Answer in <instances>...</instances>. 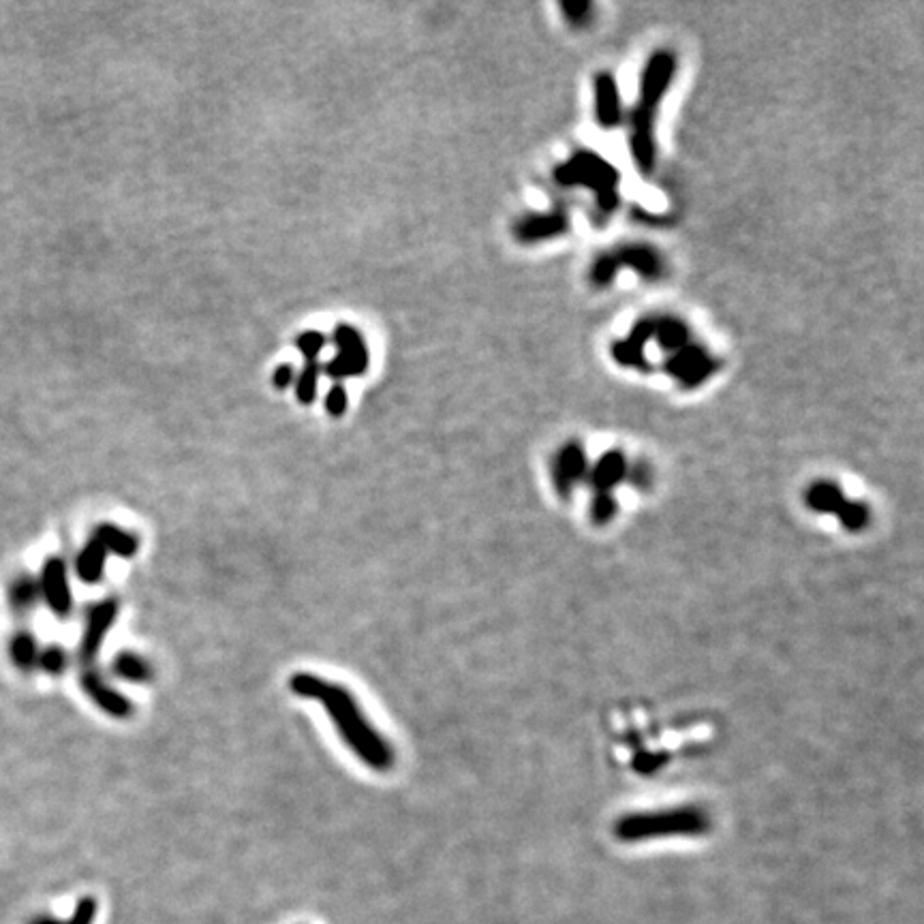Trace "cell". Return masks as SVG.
<instances>
[{
  "mask_svg": "<svg viewBox=\"0 0 924 924\" xmlns=\"http://www.w3.org/2000/svg\"><path fill=\"white\" fill-rule=\"evenodd\" d=\"M289 689L296 696L317 700L326 708L341 741L368 768L377 770V773H388L394 766L396 756L390 743L385 741L379 730L373 728L360 702L347 687L321 679V676L311 672H298L289 679Z\"/></svg>",
  "mask_w": 924,
  "mask_h": 924,
  "instance_id": "cell-1",
  "label": "cell"
},
{
  "mask_svg": "<svg viewBox=\"0 0 924 924\" xmlns=\"http://www.w3.org/2000/svg\"><path fill=\"white\" fill-rule=\"evenodd\" d=\"M676 75V56L668 50L655 52L642 69L636 107L629 118V150L631 159L644 176L655 172L657 142L655 122L661 99L668 92Z\"/></svg>",
  "mask_w": 924,
  "mask_h": 924,
  "instance_id": "cell-2",
  "label": "cell"
},
{
  "mask_svg": "<svg viewBox=\"0 0 924 924\" xmlns=\"http://www.w3.org/2000/svg\"><path fill=\"white\" fill-rule=\"evenodd\" d=\"M554 178L563 187L582 184V187L593 191L597 208L604 212L619 208V172L591 150H580L572 159L561 163L554 169Z\"/></svg>",
  "mask_w": 924,
  "mask_h": 924,
  "instance_id": "cell-3",
  "label": "cell"
},
{
  "mask_svg": "<svg viewBox=\"0 0 924 924\" xmlns=\"http://www.w3.org/2000/svg\"><path fill=\"white\" fill-rule=\"evenodd\" d=\"M634 268L640 276H644L646 281H657L661 274H664V259L661 255L651 249V246L644 244H631V246H621L612 253L599 255L593 266L589 270V276L593 285L597 287H606L610 285L616 276H619L621 268Z\"/></svg>",
  "mask_w": 924,
  "mask_h": 924,
  "instance_id": "cell-4",
  "label": "cell"
},
{
  "mask_svg": "<svg viewBox=\"0 0 924 924\" xmlns=\"http://www.w3.org/2000/svg\"><path fill=\"white\" fill-rule=\"evenodd\" d=\"M719 371V360L704 347L687 343L672 353L666 362V373L681 383V388H698L708 377Z\"/></svg>",
  "mask_w": 924,
  "mask_h": 924,
  "instance_id": "cell-5",
  "label": "cell"
},
{
  "mask_svg": "<svg viewBox=\"0 0 924 924\" xmlns=\"http://www.w3.org/2000/svg\"><path fill=\"white\" fill-rule=\"evenodd\" d=\"M41 599L58 619H67L73 610V593L67 576V565L63 559L52 557L45 561L39 578Z\"/></svg>",
  "mask_w": 924,
  "mask_h": 924,
  "instance_id": "cell-6",
  "label": "cell"
},
{
  "mask_svg": "<svg viewBox=\"0 0 924 924\" xmlns=\"http://www.w3.org/2000/svg\"><path fill=\"white\" fill-rule=\"evenodd\" d=\"M118 610L120 606L114 597L103 599V602L95 604L88 610L86 627H84L82 642H80V657L84 664H92V661L97 659L107 634H110L112 625L116 623Z\"/></svg>",
  "mask_w": 924,
  "mask_h": 924,
  "instance_id": "cell-7",
  "label": "cell"
},
{
  "mask_svg": "<svg viewBox=\"0 0 924 924\" xmlns=\"http://www.w3.org/2000/svg\"><path fill=\"white\" fill-rule=\"evenodd\" d=\"M82 689L86 691V696L110 717L129 719L133 715V704L125 693L114 689L99 672H95L92 668H86L82 674Z\"/></svg>",
  "mask_w": 924,
  "mask_h": 924,
  "instance_id": "cell-8",
  "label": "cell"
},
{
  "mask_svg": "<svg viewBox=\"0 0 924 924\" xmlns=\"http://www.w3.org/2000/svg\"><path fill=\"white\" fill-rule=\"evenodd\" d=\"M336 345L341 353H338L332 364L326 366V371L336 379L362 373L366 368V349L362 345V336L349 326H341L336 330Z\"/></svg>",
  "mask_w": 924,
  "mask_h": 924,
  "instance_id": "cell-9",
  "label": "cell"
},
{
  "mask_svg": "<svg viewBox=\"0 0 924 924\" xmlns=\"http://www.w3.org/2000/svg\"><path fill=\"white\" fill-rule=\"evenodd\" d=\"M567 229H569V217L561 208L550 210V212L527 214V217H522L514 227L516 238L520 242L552 240V238L565 234Z\"/></svg>",
  "mask_w": 924,
  "mask_h": 924,
  "instance_id": "cell-10",
  "label": "cell"
},
{
  "mask_svg": "<svg viewBox=\"0 0 924 924\" xmlns=\"http://www.w3.org/2000/svg\"><path fill=\"white\" fill-rule=\"evenodd\" d=\"M595 99V122L604 129H614L623 122L619 84L612 73H597L593 82Z\"/></svg>",
  "mask_w": 924,
  "mask_h": 924,
  "instance_id": "cell-11",
  "label": "cell"
},
{
  "mask_svg": "<svg viewBox=\"0 0 924 924\" xmlns=\"http://www.w3.org/2000/svg\"><path fill=\"white\" fill-rule=\"evenodd\" d=\"M653 338V317L638 321L627 338L612 345V358L621 366L629 368H649L644 356V347Z\"/></svg>",
  "mask_w": 924,
  "mask_h": 924,
  "instance_id": "cell-12",
  "label": "cell"
},
{
  "mask_svg": "<svg viewBox=\"0 0 924 924\" xmlns=\"http://www.w3.org/2000/svg\"><path fill=\"white\" fill-rule=\"evenodd\" d=\"M110 557V550L103 546L101 539L92 533L86 546L80 550L75 559V574L84 584H97L105 574V561Z\"/></svg>",
  "mask_w": 924,
  "mask_h": 924,
  "instance_id": "cell-13",
  "label": "cell"
},
{
  "mask_svg": "<svg viewBox=\"0 0 924 924\" xmlns=\"http://www.w3.org/2000/svg\"><path fill=\"white\" fill-rule=\"evenodd\" d=\"M653 341L659 349L674 353L689 343V330L676 317H653Z\"/></svg>",
  "mask_w": 924,
  "mask_h": 924,
  "instance_id": "cell-14",
  "label": "cell"
},
{
  "mask_svg": "<svg viewBox=\"0 0 924 924\" xmlns=\"http://www.w3.org/2000/svg\"><path fill=\"white\" fill-rule=\"evenodd\" d=\"M95 535L101 539L103 546L110 550V554H116V557L131 559L140 552V537L127 529H120L116 525H99L95 529Z\"/></svg>",
  "mask_w": 924,
  "mask_h": 924,
  "instance_id": "cell-15",
  "label": "cell"
},
{
  "mask_svg": "<svg viewBox=\"0 0 924 924\" xmlns=\"http://www.w3.org/2000/svg\"><path fill=\"white\" fill-rule=\"evenodd\" d=\"M112 672L118 676V679L127 681V683H137V685L152 681V676H154L148 659L133 651L118 653L112 661Z\"/></svg>",
  "mask_w": 924,
  "mask_h": 924,
  "instance_id": "cell-16",
  "label": "cell"
},
{
  "mask_svg": "<svg viewBox=\"0 0 924 924\" xmlns=\"http://www.w3.org/2000/svg\"><path fill=\"white\" fill-rule=\"evenodd\" d=\"M9 657L13 661V666L18 670L22 672L35 670L37 659H39L37 638L30 634V631H18V634H15L9 642Z\"/></svg>",
  "mask_w": 924,
  "mask_h": 924,
  "instance_id": "cell-17",
  "label": "cell"
},
{
  "mask_svg": "<svg viewBox=\"0 0 924 924\" xmlns=\"http://www.w3.org/2000/svg\"><path fill=\"white\" fill-rule=\"evenodd\" d=\"M41 599L39 580L30 576L15 578L9 589V604L15 614H28Z\"/></svg>",
  "mask_w": 924,
  "mask_h": 924,
  "instance_id": "cell-18",
  "label": "cell"
},
{
  "mask_svg": "<svg viewBox=\"0 0 924 924\" xmlns=\"http://www.w3.org/2000/svg\"><path fill=\"white\" fill-rule=\"evenodd\" d=\"M37 666L50 676H60L69 668V653L63 649V646L52 644L45 646L43 651H39Z\"/></svg>",
  "mask_w": 924,
  "mask_h": 924,
  "instance_id": "cell-19",
  "label": "cell"
},
{
  "mask_svg": "<svg viewBox=\"0 0 924 924\" xmlns=\"http://www.w3.org/2000/svg\"><path fill=\"white\" fill-rule=\"evenodd\" d=\"M584 467V454L578 445H567L557 458V477L559 482H572Z\"/></svg>",
  "mask_w": 924,
  "mask_h": 924,
  "instance_id": "cell-20",
  "label": "cell"
},
{
  "mask_svg": "<svg viewBox=\"0 0 924 924\" xmlns=\"http://www.w3.org/2000/svg\"><path fill=\"white\" fill-rule=\"evenodd\" d=\"M97 912V903L92 899H82L80 905H77L75 914L69 920H54V918H37L30 924H92V918H95Z\"/></svg>",
  "mask_w": 924,
  "mask_h": 924,
  "instance_id": "cell-21",
  "label": "cell"
},
{
  "mask_svg": "<svg viewBox=\"0 0 924 924\" xmlns=\"http://www.w3.org/2000/svg\"><path fill=\"white\" fill-rule=\"evenodd\" d=\"M561 9H563L565 18L569 22L576 24V26H582V24H587L591 20L593 5L591 3H563Z\"/></svg>",
  "mask_w": 924,
  "mask_h": 924,
  "instance_id": "cell-22",
  "label": "cell"
},
{
  "mask_svg": "<svg viewBox=\"0 0 924 924\" xmlns=\"http://www.w3.org/2000/svg\"><path fill=\"white\" fill-rule=\"evenodd\" d=\"M321 347H323V338H321L319 334H315V332H308V334H304V336L300 338V349L304 351L306 360H308V358L317 360V353L321 351Z\"/></svg>",
  "mask_w": 924,
  "mask_h": 924,
  "instance_id": "cell-23",
  "label": "cell"
},
{
  "mask_svg": "<svg viewBox=\"0 0 924 924\" xmlns=\"http://www.w3.org/2000/svg\"><path fill=\"white\" fill-rule=\"evenodd\" d=\"M326 405L330 409L332 415H341L345 411V405H347V396H345V390L343 388H334L326 400Z\"/></svg>",
  "mask_w": 924,
  "mask_h": 924,
  "instance_id": "cell-24",
  "label": "cell"
},
{
  "mask_svg": "<svg viewBox=\"0 0 924 924\" xmlns=\"http://www.w3.org/2000/svg\"><path fill=\"white\" fill-rule=\"evenodd\" d=\"M274 381H276V385H281V388H287V385H289L291 381H294V368H291V366H283L281 371L276 373Z\"/></svg>",
  "mask_w": 924,
  "mask_h": 924,
  "instance_id": "cell-25",
  "label": "cell"
}]
</instances>
